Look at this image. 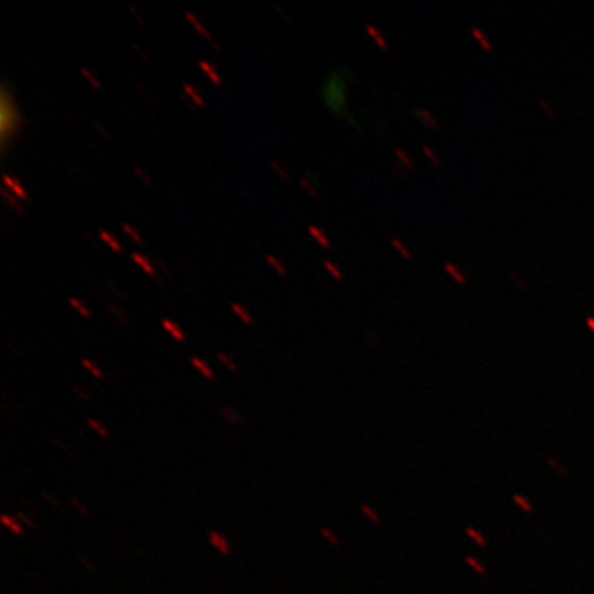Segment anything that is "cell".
Wrapping results in <instances>:
<instances>
[{
	"label": "cell",
	"mask_w": 594,
	"mask_h": 594,
	"mask_svg": "<svg viewBox=\"0 0 594 594\" xmlns=\"http://www.w3.org/2000/svg\"><path fill=\"white\" fill-rule=\"evenodd\" d=\"M2 113H0V119H2V142L4 147L7 146V142L13 139V136L17 134L19 128L23 124L22 117L19 114L17 104H15L13 96L7 89V86H2Z\"/></svg>",
	"instance_id": "obj_1"
},
{
	"label": "cell",
	"mask_w": 594,
	"mask_h": 594,
	"mask_svg": "<svg viewBox=\"0 0 594 594\" xmlns=\"http://www.w3.org/2000/svg\"><path fill=\"white\" fill-rule=\"evenodd\" d=\"M2 182H4V187L7 188V190H10V192L17 196V198H20V200H28V193H27V190L22 187V184H20V180L17 178V177H13V175H9V173H5V175L2 177Z\"/></svg>",
	"instance_id": "obj_2"
},
{
	"label": "cell",
	"mask_w": 594,
	"mask_h": 594,
	"mask_svg": "<svg viewBox=\"0 0 594 594\" xmlns=\"http://www.w3.org/2000/svg\"><path fill=\"white\" fill-rule=\"evenodd\" d=\"M184 13H185V17H187V19H188L190 22H192V25L195 27V30L198 31V33H202V35H203L205 38H207V40H208V42H210V43L213 45V48H215L217 51H220V45L217 43V40H215V37H213V35L210 33V31H208L207 28H205V25H203V23H202V20H200V19H198V17H196V15H195L193 12H190V10H185Z\"/></svg>",
	"instance_id": "obj_3"
},
{
	"label": "cell",
	"mask_w": 594,
	"mask_h": 594,
	"mask_svg": "<svg viewBox=\"0 0 594 594\" xmlns=\"http://www.w3.org/2000/svg\"><path fill=\"white\" fill-rule=\"evenodd\" d=\"M208 536H210L211 546L217 551H220L221 554H225V556H228V554L231 553V546H229V542L220 532H217V530H211Z\"/></svg>",
	"instance_id": "obj_4"
},
{
	"label": "cell",
	"mask_w": 594,
	"mask_h": 594,
	"mask_svg": "<svg viewBox=\"0 0 594 594\" xmlns=\"http://www.w3.org/2000/svg\"><path fill=\"white\" fill-rule=\"evenodd\" d=\"M162 327L167 330L173 338L178 340V342H184L185 340V332L182 330L178 323L173 322L172 319H162Z\"/></svg>",
	"instance_id": "obj_5"
},
{
	"label": "cell",
	"mask_w": 594,
	"mask_h": 594,
	"mask_svg": "<svg viewBox=\"0 0 594 594\" xmlns=\"http://www.w3.org/2000/svg\"><path fill=\"white\" fill-rule=\"evenodd\" d=\"M465 536H469L471 540L479 546V548H485V546L489 545L485 535L482 533L479 528H475V527H467L465 528Z\"/></svg>",
	"instance_id": "obj_6"
},
{
	"label": "cell",
	"mask_w": 594,
	"mask_h": 594,
	"mask_svg": "<svg viewBox=\"0 0 594 594\" xmlns=\"http://www.w3.org/2000/svg\"><path fill=\"white\" fill-rule=\"evenodd\" d=\"M131 258H132L134 261H136V264H139L149 276L157 277V273H155V269H154V264L150 263L149 258H146L144 255H140V253H136V251L132 253V256H131Z\"/></svg>",
	"instance_id": "obj_7"
},
{
	"label": "cell",
	"mask_w": 594,
	"mask_h": 594,
	"mask_svg": "<svg viewBox=\"0 0 594 594\" xmlns=\"http://www.w3.org/2000/svg\"><path fill=\"white\" fill-rule=\"evenodd\" d=\"M192 365L200 371V373L205 376V378H208V380H213L215 378V373H213V370L210 368V365L207 362H205L203 358H200V356H192Z\"/></svg>",
	"instance_id": "obj_8"
},
{
	"label": "cell",
	"mask_w": 594,
	"mask_h": 594,
	"mask_svg": "<svg viewBox=\"0 0 594 594\" xmlns=\"http://www.w3.org/2000/svg\"><path fill=\"white\" fill-rule=\"evenodd\" d=\"M99 238L104 243H107L109 244V248L113 249V251H116V253H122V244L119 243V240L117 238L113 235V233H109V231H106V229H101L99 231Z\"/></svg>",
	"instance_id": "obj_9"
},
{
	"label": "cell",
	"mask_w": 594,
	"mask_h": 594,
	"mask_svg": "<svg viewBox=\"0 0 594 594\" xmlns=\"http://www.w3.org/2000/svg\"><path fill=\"white\" fill-rule=\"evenodd\" d=\"M512 502L515 503L518 507V509L524 512V513H533V505H532V502L528 500V498L525 497V495H521V494H513L512 495Z\"/></svg>",
	"instance_id": "obj_10"
},
{
	"label": "cell",
	"mask_w": 594,
	"mask_h": 594,
	"mask_svg": "<svg viewBox=\"0 0 594 594\" xmlns=\"http://www.w3.org/2000/svg\"><path fill=\"white\" fill-rule=\"evenodd\" d=\"M464 561H465V565L469 566V568L472 569V571H474L475 574H480V576H484V574L487 573V569H485L484 563H482V561H480L479 558L472 556V554H467V556L464 558Z\"/></svg>",
	"instance_id": "obj_11"
},
{
	"label": "cell",
	"mask_w": 594,
	"mask_h": 594,
	"mask_svg": "<svg viewBox=\"0 0 594 594\" xmlns=\"http://www.w3.org/2000/svg\"><path fill=\"white\" fill-rule=\"evenodd\" d=\"M182 88H184V91L187 93V96H188L187 99H188V101L192 99L198 107H203V106H205V101H203V98H202V94L198 93V89H195L192 84L184 83V86H182Z\"/></svg>",
	"instance_id": "obj_12"
},
{
	"label": "cell",
	"mask_w": 594,
	"mask_h": 594,
	"mask_svg": "<svg viewBox=\"0 0 594 594\" xmlns=\"http://www.w3.org/2000/svg\"><path fill=\"white\" fill-rule=\"evenodd\" d=\"M198 65H200V68L205 71V73L208 75V78L211 79L213 83H217V84H221V78H220V75H218V71H217V68L211 65V63H208V61H205V60H198Z\"/></svg>",
	"instance_id": "obj_13"
},
{
	"label": "cell",
	"mask_w": 594,
	"mask_h": 594,
	"mask_svg": "<svg viewBox=\"0 0 594 594\" xmlns=\"http://www.w3.org/2000/svg\"><path fill=\"white\" fill-rule=\"evenodd\" d=\"M2 196L5 198V202L9 203L12 208L17 210L19 213H23V211H25V208H23V205H20V202L17 200V196H15V195L10 192V190H7L4 185H2Z\"/></svg>",
	"instance_id": "obj_14"
},
{
	"label": "cell",
	"mask_w": 594,
	"mask_h": 594,
	"mask_svg": "<svg viewBox=\"0 0 594 594\" xmlns=\"http://www.w3.org/2000/svg\"><path fill=\"white\" fill-rule=\"evenodd\" d=\"M231 309H233V312H235L238 317H240V319H241L244 323H246V326H253V323H255V320H253L251 314H249L243 305H240L238 302H233V304H231Z\"/></svg>",
	"instance_id": "obj_15"
},
{
	"label": "cell",
	"mask_w": 594,
	"mask_h": 594,
	"mask_svg": "<svg viewBox=\"0 0 594 594\" xmlns=\"http://www.w3.org/2000/svg\"><path fill=\"white\" fill-rule=\"evenodd\" d=\"M309 233H311L315 240H317V243H320L322 246H330V241H329V238L323 235V231L320 228H317L315 225H311L309 226Z\"/></svg>",
	"instance_id": "obj_16"
},
{
	"label": "cell",
	"mask_w": 594,
	"mask_h": 594,
	"mask_svg": "<svg viewBox=\"0 0 594 594\" xmlns=\"http://www.w3.org/2000/svg\"><path fill=\"white\" fill-rule=\"evenodd\" d=\"M362 513L365 515V517L371 521V524H375V525H378L380 521H382V518H380V515L376 513V510L371 505H368V503L362 505Z\"/></svg>",
	"instance_id": "obj_17"
},
{
	"label": "cell",
	"mask_w": 594,
	"mask_h": 594,
	"mask_svg": "<svg viewBox=\"0 0 594 594\" xmlns=\"http://www.w3.org/2000/svg\"><path fill=\"white\" fill-rule=\"evenodd\" d=\"M2 524L10 530V532H13L15 535H22L23 533V530H22V527L19 525V521L17 520H12L9 515H2Z\"/></svg>",
	"instance_id": "obj_18"
},
{
	"label": "cell",
	"mask_w": 594,
	"mask_h": 594,
	"mask_svg": "<svg viewBox=\"0 0 594 594\" xmlns=\"http://www.w3.org/2000/svg\"><path fill=\"white\" fill-rule=\"evenodd\" d=\"M68 302L71 304V307H75L76 311H78L79 314H81L83 317H91L89 309L84 305L83 300H79V299H76V297H69V299H68Z\"/></svg>",
	"instance_id": "obj_19"
},
{
	"label": "cell",
	"mask_w": 594,
	"mask_h": 594,
	"mask_svg": "<svg viewBox=\"0 0 594 594\" xmlns=\"http://www.w3.org/2000/svg\"><path fill=\"white\" fill-rule=\"evenodd\" d=\"M79 73H81V75H83L86 79H88V81H89V84H93L94 88H96V89H101V83L98 81L96 75H94L91 69H88L86 66H79Z\"/></svg>",
	"instance_id": "obj_20"
},
{
	"label": "cell",
	"mask_w": 594,
	"mask_h": 594,
	"mask_svg": "<svg viewBox=\"0 0 594 594\" xmlns=\"http://www.w3.org/2000/svg\"><path fill=\"white\" fill-rule=\"evenodd\" d=\"M264 258H266V261H267V264H269V266H271L273 269H276V271H277V273H279L281 276H284V274H286V267H284V264H282V263H281V261H279V259H277L276 256H273V255H269V253H267V255H266Z\"/></svg>",
	"instance_id": "obj_21"
},
{
	"label": "cell",
	"mask_w": 594,
	"mask_h": 594,
	"mask_svg": "<svg viewBox=\"0 0 594 594\" xmlns=\"http://www.w3.org/2000/svg\"><path fill=\"white\" fill-rule=\"evenodd\" d=\"M81 365H83L86 370H88L93 376H96V378H101V376H102V371L99 370V367H98L93 360H89V358H83V360H81Z\"/></svg>",
	"instance_id": "obj_22"
},
{
	"label": "cell",
	"mask_w": 594,
	"mask_h": 594,
	"mask_svg": "<svg viewBox=\"0 0 594 594\" xmlns=\"http://www.w3.org/2000/svg\"><path fill=\"white\" fill-rule=\"evenodd\" d=\"M122 229L125 233H128L134 241L136 243H139V244H144V240H142V236L139 235V231L136 228H134L132 225H129V223H122Z\"/></svg>",
	"instance_id": "obj_23"
},
{
	"label": "cell",
	"mask_w": 594,
	"mask_h": 594,
	"mask_svg": "<svg viewBox=\"0 0 594 594\" xmlns=\"http://www.w3.org/2000/svg\"><path fill=\"white\" fill-rule=\"evenodd\" d=\"M546 462H548V465L551 467V469H553L554 472H556V474L560 475V477H566V469H565L563 465L560 464V461H558V459H554V457H548V459H546Z\"/></svg>",
	"instance_id": "obj_24"
},
{
	"label": "cell",
	"mask_w": 594,
	"mask_h": 594,
	"mask_svg": "<svg viewBox=\"0 0 594 594\" xmlns=\"http://www.w3.org/2000/svg\"><path fill=\"white\" fill-rule=\"evenodd\" d=\"M88 424H89V427H91V429H94V431H96V433L101 436V438H109V433H107V429H106V427L102 426L99 421H96V419H89V421H88Z\"/></svg>",
	"instance_id": "obj_25"
},
{
	"label": "cell",
	"mask_w": 594,
	"mask_h": 594,
	"mask_svg": "<svg viewBox=\"0 0 594 594\" xmlns=\"http://www.w3.org/2000/svg\"><path fill=\"white\" fill-rule=\"evenodd\" d=\"M269 164H271V167L276 170V173L277 175H279L281 178H284V180H289V173H287V170L282 167V165L279 164L276 160V158H271V160H269Z\"/></svg>",
	"instance_id": "obj_26"
},
{
	"label": "cell",
	"mask_w": 594,
	"mask_h": 594,
	"mask_svg": "<svg viewBox=\"0 0 594 594\" xmlns=\"http://www.w3.org/2000/svg\"><path fill=\"white\" fill-rule=\"evenodd\" d=\"M320 533H322L323 536H326V540H327L330 545H334V546H338V545H340V542H338L337 535H335L334 532H332L330 528H326V527H323V528L320 530Z\"/></svg>",
	"instance_id": "obj_27"
},
{
	"label": "cell",
	"mask_w": 594,
	"mask_h": 594,
	"mask_svg": "<svg viewBox=\"0 0 594 594\" xmlns=\"http://www.w3.org/2000/svg\"><path fill=\"white\" fill-rule=\"evenodd\" d=\"M218 358H220V362L221 363H225V365L231 370V371H238V367H236V363L229 358V355H226V353H223V352H218Z\"/></svg>",
	"instance_id": "obj_28"
},
{
	"label": "cell",
	"mask_w": 594,
	"mask_h": 594,
	"mask_svg": "<svg viewBox=\"0 0 594 594\" xmlns=\"http://www.w3.org/2000/svg\"><path fill=\"white\" fill-rule=\"evenodd\" d=\"M300 185H302V188H305V190H307V192H309V195H311V196H314V198H315V196H319V192H317V190H315V188H314L311 184H309L307 180L300 178Z\"/></svg>",
	"instance_id": "obj_29"
},
{
	"label": "cell",
	"mask_w": 594,
	"mask_h": 594,
	"mask_svg": "<svg viewBox=\"0 0 594 594\" xmlns=\"http://www.w3.org/2000/svg\"><path fill=\"white\" fill-rule=\"evenodd\" d=\"M134 172H136V175H137V177H139L142 182H146L147 185H152V180L149 178V175H147V173H146L144 170H142V169H139V167H134Z\"/></svg>",
	"instance_id": "obj_30"
},
{
	"label": "cell",
	"mask_w": 594,
	"mask_h": 594,
	"mask_svg": "<svg viewBox=\"0 0 594 594\" xmlns=\"http://www.w3.org/2000/svg\"><path fill=\"white\" fill-rule=\"evenodd\" d=\"M323 264H326V267H327V269H329V271H330L332 274H334L335 277H340V273L337 271V267H335L334 264H332V263H330V261H326V263H323Z\"/></svg>",
	"instance_id": "obj_31"
},
{
	"label": "cell",
	"mask_w": 594,
	"mask_h": 594,
	"mask_svg": "<svg viewBox=\"0 0 594 594\" xmlns=\"http://www.w3.org/2000/svg\"><path fill=\"white\" fill-rule=\"evenodd\" d=\"M109 309H111V311H113V312H114V314L117 315V319H121L122 322L125 320V319H124V312L121 311V309H117V307H114L113 304H111V305H109Z\"/></svg>",
	"instance_id": "obj_32"
},
{
	"label": "cell",
	"mask_w": 594,
	"mask_h": 594,
	"mask_svg": "<svg viewBox=\"0 0 594 594\" xmlns=\"http://www.w3.org/2000/svg\"><path fill=\"white\" fill-rule=\"evenodd\" d=\"M134 50H136V51H139V55H140V57H142V58H144V60H146V61L149 63V57H147V55H146V51H144V50H142V48H140V46H139V45H134Z\"/></svg>",
	"instance_id": "obj_33"
}]
</instances>
